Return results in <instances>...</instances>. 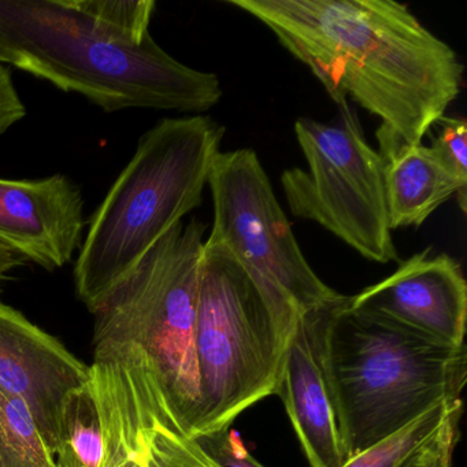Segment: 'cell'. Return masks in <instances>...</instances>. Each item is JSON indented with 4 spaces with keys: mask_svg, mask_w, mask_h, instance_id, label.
Segmentation results:
<instances>
[{
    "mask_svg": "<svg viewBox=\"0 0 467 467\" xmlns=\"http://www.w3.org/2000/svg\"><path fill=\"white\" fill-rule=\"evenodd\" d=\"M253 16L321 81L406 143L422 144L461 94L463 65L392 0H226Z\"/></svg>",
    "mask_w": 467,
    "mask_h": 467,
    "instance_id": "6da1fadb",
    "label": "cell"
},
{
    "mask_svg": "<svg viewBox=\"0 0 467 467\" xmlns=\"http://www.w3.org/2000/svg\"><path fill=\"white\" fill-rule=\"evenodd\" d=\"M0 61L106 113L152 109L209 111L220 78L169 56L151 36L132 42L92 17L81 0H0Z\"/></svg>",
    "mask_w": 467,
    "mask_h": 467,
    "instance_id": "7a4b0ae2",
    "label": "cell"
},
{
    "mask_svg": "<svg viewBox=\"0 0 467 467\" xmlns=\"http://www.w3.org/2000/svg\"><path fill=\"white\" fill-rule=\"evenodd\" d=\"M223 136L225 127L204 114L161 119L141 136L81 243L73 275L89 311L201 206Z\"/></svg>",
    "mask_w": 467,
    "mask_h": 467,
    "instance_id": "3957f363",
    "label": "cell"
},
{
    "mask_svg": "<svg viewBox=\"0 0 467 467\" xmlns=\"http://www.w3.org/2000/svg\"><path fill=\"white\" fill-rule=\"evenodd\" d=\"M348 299L327 332V373L347 459L433 407L461 400L467 379L466 347L352 310Z\"/></svg>",
    "mask_w": 467,
    "mask_h": 467,
    "instance_id": "277c9868",
    "label": "cell"
},
{
    "mask_svg": "<svg viewBox=\"0 0 467 467\" xmlns=\"http://www.w3.org/2000/svg\"><path fill=\"white\" fill-rule=\"evenodd\" d=\"M206 228L198 218L177 223L91 310L94 344L135 349L169 417L193 440L202 418L195 325Z\"/></svg>",
    "mask_w": 467,
    "mask_h": 467,
    "instance_id": "5b68a950",
    "label": "cell"
},
{
    "mask_svg": "<svg viewBox=\"0 0 467 467\" xmlns=\"http://www.w3.org/2000/svg\"><path fill=\"white\" fill-rule=\"evenodd\" d=\"M300 317L262 294L225 248L204 242L195 325L198 437L231 428L253 404L275 395Z\"/></svg>",
    "mask_w": 467,
    "mask_h": 467,
    "instance_id": "8992f818",
    "label": "cell"
},
{
    "mask_svg": "<svg viewBox=\"0 0 467 467\" xmlns=\"http://www.w3.org/2000/svg\"><path fill=\"white\" fill-rule=\"evenodd\" d=\"M295 135L307 169L281 174L292 214L318 223L368 261H398L382 160L366 140L357 111L344 102L332 121L303 117L295 122Z\"/></svg>",
    "mask_w": 467,
    "mask_h": 467,
    "instance_id": "52a82bcc",
    "label": "cell"
},
{
    "mask_svg": "<svg viewBox=\"0 0 467 467\" xmlns=\"http://www.w3.org/2000/svg\"><path fill=\"white\" fill-rule=\"evenodd\" d=\"M213 226L225 248L273 302L310 313L344 299L311 269L254 150L220 152L209 177Z\"/></svg>",
    "mask_w": 467,
    "mask_h": 467,
    "instance_id": "ba28073f",
    "label": "cell"
},
{
    "mask_svg": "<svg viewBox=\"0 0 467 467\" xmlns=\"http://www.w3.org/2000/svg\"><path fill=\"white\" fill-rule=\"evenodd\" d=\"M431 251L415 254L389 277L349 296V308L447 346H464L467 285L461 265L448 254Z\"/></svg>",
    "mask_w": 467,
    "mask_h": 467,
    "instance_id": "9c48e42d",
    "label": "cell"
},
{
    "mask_svg": "<svg viewBox=\"0 0 467 467\" xmlns=\"http://www.w3.org/2000/svg\"><path fill=\"white\" fill-rule=\"evenodd\" d=\"M88 381L89 366L20 311L0 302V389L28 406L54 458L65 400Z\"/></svg>",
    "mask_w": 467,
    "mask_h": 467,
    "instance_id": "30bf717a",
    "label": "cell"
},
{
    "mask_svg": "<svg viewBox=\"0 0 467 467\" xmlns=\"http://www.w3.org/2000/svg\"><path fill=\"white\" fill-rule=\"evenodd\" d=\"M347 299L300 317L275 392L311 467H340L347 461L327 365V327Z\"/></svg>",
    "mask_w": 467,
    "mask_h": 467,
    "instance_id": "8fae6325",
    "label": "cell"
},
{
    "mask_svg": "<svg viewBox=\"0 0 467 467\" xmlns=\"http://www.w3.org/2000/svg\"><path fill=\"white\" fill-rule=\"evenodd\" d=\"M80 187L64 174L40 180L0 179V244L53 272L83 243Z\"/></svg>",
    "mask_w": 467,
    "mask_h": 467,
    "instance_id": "7c38bea8",
    "label": "cell"
},
{
    "mask_svg": "<svg viewBox=\"0 0 467 467\" xmlns=\"http://www.w3.org/2000/svg\"><path fill=\"white\" fill-rule=\"evenodd\" d=\"M376 138L390 231L418 228L453 195L459 209L466 213L467 190L461 187L431 147L406 143L384 125H379Z\"/></svg>",
    "mask_w": 467,
    "mask_h": 467,
    "instance_id": "4fadbf2b",
    "label": "cell"
},
{
    "mask_svg": "<svg viewBox=\"0 0 467 467\" xmlns=\"http://www.w3.org/2000/svg\"><path fill=\"white\" fill-rule=\"evenodd\" d=\"M89 385L99 407L105 437L100 467H146L140 401L127 351L121 347L95 344Z\"/></svg>",
    "mask_w": 467,
    "mask_h": 467,
    "instance_id": "5bb4252c",
    "label": "cell"
},
{
    "mask_svg": "<svg viewBox=\"0 0 467 467\" xmlns=\"http://www.w3.org/2000/svg\"><path fill=\"white\" fill-rule=\"evenodd\" d=\"M105 437L91 385L73 390L62 407L57 441V467H100Z\"/></svg>",
    "mask_w": 467,
    "mask_h": 467,
    "instance_id": "9a60e30c",
    "label": "cell"
},
{
    "mask_svg": "<svg viewBox=\"0 0 467 467\" xmlns=\"http://www.w3.org/2000/svg\"><path fill=\"white\" fill-rule=\"evenodd\" d=\"M140 401L141 439L146 467H218L196 440L163 417L147 382L135 371Z\"/></svg>",
    "mask_w": 467,
    "mask_h": 467,
    "instance_id": "2e32d148",
    "label": "cell"
},
{
    "mask_svg": "<svg viewBox=\"0 0 467 467\" xmlns=\"http://www.w3.org/2000/svg\"><path fill=\"white\" fill-rule=\"evenodd\" d=\"M0 467H57L28 406L0 389Z\"/></svg>",
    "mask_w": 467,
    "mask_h": 467,
    "instance_id": "e0dca14e",
    "label": "cell"
},
{
    "mask_svg": "<svg viewBox=\"0 0 467 467\" xmlns=\"http://www.w3.org/2000/svg\"><path fill=\"white\" fill-rule=\"evenodd\" d=\"M463 410L462 400L439 404L392 436L349 456L340 467H396L412 451L431 439L451 415Z\"/></svg>",
    "mask_w": 467,
    "mask_h": 467,
    "instance_id": "ac0fdd59",
    "label": "cell"
},
{
    "mask_svg": "<svg viewBox=\"0 0 467 467\" xmlns=\"http://www.w3.org/2000/svg\"><path fill=\"white\" fill-rule=\"evenodd\" d=\"M439 133L431 144L445 168L458 180L463 190H467V122L458 117H442Z\"/></svg>",
    "mask_w": 467,
    "mask_h": 467,
    "instance_id": "d6986e66",
    "label": "cell"
},
{
    "mask_svg": "<svg viewBox=\"0 0 467 467\" xmlns=\"http://www.w3.org/2000/svg\"><path fill=\"white\" fill-rule=\"evenodd\" d=\"M461 417L462 410L451 415L431 439L412 451L396 467H453V452L459 441Z\"/></svg>",
    "mask_w": 467,
    "mask_h": 467,
    "instance_id": "ffe728a7",
    "label": "cell"
},
{
    "mask_svg": "<svg viewBox=\"0 0 467 467\" xmlns=\"http://www.w3.org/2000/svg\"><path fill=\"white\" fill-rule=\"evenodd\" d=\"M195 440L218 467H265L251 455L239 434L231 428L221 429Z\"/></svg>",
    "mask_w": 467,
    "mask_h": 467,
    "instance_id": "44dd1931",
    "label": "cell"
},
{
    "mask_svg": "<svg viewBox=\"0 0 467 467\" xmlns=\"http://www.w3.org/2000/svg\"><path fill=\"white\" fill-rule=\"evenodd\" d=\"M26 116V108L13 83L12 73L0 61V136Z\"/></svg>",
    "mask_w": 467,
    "mask_h": 467,
    "instance_id": "7402d4cb",
    "label": "cell"
},
{
    "mask_svg": "<svg viewBox=\"0 0 467 467\" xmlns=\"http://www.w3.org/2000/svg\"><path fill=\"white\" fill-rule=\"evenodd\" d=\"M26 262L23 256L17 255L6 245L0 244V292H2V284L10 280V272L23 266Z\"/></svg>",
    "mask_w": 467,
    "mask_h": 467,
    "instance_id": "603a6c76",
    "label": "cell"
}]
</instances>
